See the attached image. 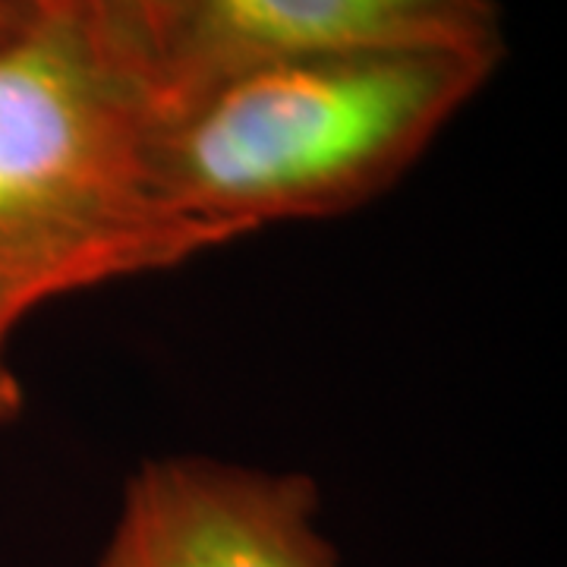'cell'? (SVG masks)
I'll use <instances>...</instances> for the list:
<instances>
[{
  "mask_svg": "<svg viewBox=\"0 0 567 567\" xmlns=\"http://www.w3.org/2000/svg\"><path fill=\"white\" fill-rule=\"evenodd\" d=\"M502 61L480 48H375L262 63L155 114L152 177L221 246L338 218L401 181Z\"/></svg>",
  "mask_w": 567,
  "mask_h": 567,
  "instance_id": "6da1fadb",
  "label": "cell"
},
{
  "mask_svg": "<svg viewBox=\"0 0 567 567\" xmlns=\"http://www.w3.org/2000/svg\"><path fill=\"white\" fill-rule=\"evenodd\" d=\"M152 123V80L76 22L0 41V357L41 306L221 246L162 199Z\"/></svg>",
  "mask_w": 567,
  "mask_h": 567,
  "instance_id": "7a4b0ae2",
  "label": "cell"
},
{
  "mask_svg": "<svg viewBox=\"0 0 567 567\" xmlns=\"http://www.w3.org/2000/svg\"><path fill=\"white\" fill-rule=\"evenodd\" d=\"M319 505L303 473L152 457L126 480L95 567H341Z\"/></svg>",
  "mask_w": 567,
  "mask_h": 567,
  "instance_id": "3957f363",
  "label": "cell"
},
{
  "mask_svg": "<svg viewBox=\"0 0 567 567\" xmlns=\"http://www.w3.org/2000/svg\"><path fill=\"white\" fill-rule=\"evenodd\" d=\"M375 48L505 51L498 0H189L155 80V114L252 66Z\"/></svg>",
  "mask_w": 567,
  "mask_h": 567,
  "instance_id": "277c9868",
  "label": "cell"
},
{
  "mask_svg": "<svg viewBox=\"0 0 567 567\" xmlns=\"http://www.w3.org/2000/svg\"><path fill=\"white\" fill-rule=\"evenodd\" d=\"M29 10L48 20H70L107 41L117 54L136 63L155 89V58L142 35V25L126 0H22Z\"/></svg>",
  "mask_w": 567,
  "mask_h": 567,
  "instance_id": "5b68a950",
  "label": "cell"
},
{
  "mask_svg": "<svg viewBox=\"0 0 567 567\" xmlns=\"http://www.w3.org/2000/svg\"><path fill=\"white\" fill-rule=\"evenodd\" d=\"M136 13V20L142 25V35L152 48V58H155V80H158V70H162V58L167 51V41L174 35L177 22L183 20L189 0H126Z\"/></svg>",
  "mask_w": 567,
  "mask_h": 567,
  "instance_id": "8992f818",
  "label": "cell"
},
{
  "mask_svg": "<svg viewBox=\"0 0 567 567\" xmlns=\"http://www.w3.org/2000/svg\"><path fill=\"white\" fill-rule=\"evenodd\" d=\"M22 413V385L17 372L0 357V429L10 425Z\"/></svg>",
  "mask_w": 567,
  "mask_h": 567,
  "instance_id": "52a82bcc",
  "label": "cell"
},
{
  "mask_svg": "<svg viewBox=\"0 0 567 567\" xmlns=\"http://www.w3.org/2000/svg\"><path fill=\"white\" fill-rule=\"evenodd\" d=\"M32 20H39V13L29 10L22 0H0V41L17 35V32L25 29Z\"/></svg>",
  "mask_w": 567,
  "mask_h": 567,
  "instance_id": "ba28073f",
  "label": "cell"
}]
</instances>
